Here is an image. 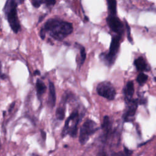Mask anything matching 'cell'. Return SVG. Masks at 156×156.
<instances>
[{
	"label": "cell",
	"mask_w": 156,
	"mask_h": 156,
	"mask_svg": "<svg viewBox=\"0 0 156 156\" xmlns=\"http://www.w3.org/2000/svg\"><path fill=\"white\" fill-rule=\"evenodd\" d=\"M42 28L53 39L59 42L63 40L73 31L72 23L56 18H50L47 20Z\"/></svg>",
	"instance_id": "1"
},
{
	"label": "cell",
	"mask_w": 156,
	"mask_h": 156,
	"mask_svg": "<svg viewBox=\"0 0 156 156\" xmlns=\"http://www.w3.org/2000/svg\"><path fill=\"white\" fill-rule=\"evenodd\" d=\"M19 4L16 0H7L4 8V14L11 29L15 34L21 30V25L17 14V6Z\"/></svg>",
	"instance_id": "2"
},
{
	"label": "cell",
	"mask_w": 156,
	"mask_h": 156,
	"mask_svg": "<svg viewBox=\"0 0 156 156\" xmlns=\"http://www.w3.org/2000/svg\"><path fill=\"white\" fill-rule=\"evenodd\" d=\"M121 35H114L112 37V40L108 53H101L99 58L104 63L109 67L113 65L116 59L121 40Z\"/></svg>",
	"instance_id": "3"
},
{
	"label": "cell",
	"mask_w": 156,
	"mask_h": 156,
	"mask_svg": "<svg viewBox=\"0 0 156 156\" xmlns=\"http://www.w3.org/2000/svg\"><path fill=\"white\" fill-rule=\"evenodd\" d=\"M99 128L97 124L90 119H87L81 126L79 136V141L82 145L86 144L90 137L94 134Z\"/></svg>",
	"instance_id": "4"
},
{
	"label": "cell",
	"mask_w": 156,
	"mask_h": 156,
	"mask_svg": "<svg viewBox=\"0 0 156 156\" xmlns=\"http://www.w3.org/2000/svg\"><path fill=\"white\" fill-rule=\"evenodd\" d=\"M98 94L109 101H112L115 98L116 92L113 86L110 82L104 81L100 83L96 87Z\"/></svg>",
	"instance_id": "5"
},
{
	"label": "cell",
	"mask_w": 156,
	"mask_h": 156,
	"mask_svg": "<svg viewBox=\"0 0 156 156\" xmlns=\"http://www.w3.org/2000/svg\"><path fill=\"white\" fill-rule=\"evenodd\" d=\"M107 25L110 29L116 34L123 35L124 33V27L122 21L116 15H109L106 18Z\"/></svg>",
	"instance_id": "6"
},
{
	"label": "cell",
	"mask_w": 156,
	"mask_h": 156,
	"mask_svg": "<svg viewBox=\"0 0 156 156\" xmlns=\"http://www.w3.org/2000/svg\"><path fill=\"white\" fill-rule=\"evenodd\" d=\"M84 114H79L78 109H74L69 116L71 118L72 124L69 127L68 129V135H70L73 138H76L78 135V127L80 120H82Z\"/></svg>",
	"instance_id": "7"
},
{
	"label": "cell",
	"mask_w": 156,
	"mask_h": 156,
	"mask_svg": "<svg viewBox=\"0 0 156 156\" xmlns=\"http://www.w3.org/2000/svg\"><path fill=\"white\" fill-rule=\"evenodd\" d=\"M126 102L128 104V109L123 116L124 120L125 122L132 121L133 120L132 118L135 115L138 104H139V99H132L131 100Z\"/></svg>",
	"instance_id": "8"
},
{
	"label": "cell",
	"mask_w": 156,
	"mask_h": 156,
	"mask_svg": "<svg viewBox=\"0 0 156 156\" xmlns=\"http://www.w3.org/2000/svg\"><path fill=\"white\" fill-rule=\"evenodd\" d=\"M69 98L68 93H65L62 98L61 104L59 107H58L55 112V116L58 120H64L65 116V110H66V103Z\"/></svg>",
	"instance_id": "9"
},
{
	"label": "cell",
	"mask_w": 156,
	"mask_h": 156,
	"mask_svg": "<svg viewBox=\"0 0 156 156\" xmlns=\"http://www.w3.org/2000/svg\"><path fill=\"white\" fill-rule=\"evenodd\" d=\"M112 126H113V122H112L109 116H105L103 118L101 124V129L104 132L105 140H107L109 135L112 134Z\"/></svg>",
	"instance_id": "10"
},
{
	"label": "cell",
	"mask_w": 156,
	"mask_h": 156,
	"mask_svg": "<svg viewBox=\"0 0 156 156\" xmlns=\"http://www.w3.org/2000/svg\"><path fill=\"white\" fill-rule=\"evenodd\" d=\"M56 93L54 84L51 80L49 81V95H48V105L51 108H53L55 105Z\"/></svg>",
	"instance_id": "11"
},
{
	"label": "cell",
	"mask_w": 156,
	"mask_h": 156,
	"mask_svg": "<svg viewBox=\"0 0 156 156\" xmlns=\"http://www.w3.org/2000/svg\"><path fill=\"white\" fill-rule=\"evenodd\" d=\"M134 64L137 71L140 72L148 71L149 70V65H148L146 61L143 57H139L134 60Z\"/></svg>",
	"instance_id": "12"
},
{
	"label": "cell",
	"mask_w": 156,
	"mask_h": 156,
	"mask_svg": "<svg viewBox=\"0 0 156 156\" xmlns=\"http://www.w3.org/2000/svg\"><path fill=\"white\" fill-rule=\"evenodd\" d=\"M123 92L126 101L131 100V99H132L134 93V84L133 81H128L126 85L125 88L123 90Z\"/></svg>",
	"instance_id": "13"
},
{
	"label": "cell",
	"mask_w": 156,
	"mask_h": 156,
	"mask_svg": "<svg viewBox=\"0 0 156 156\" xmlns=\"http://www.w3.org/2000/svg\"><path fill=\"white\" fill-rule=\"evenodd\" d=\"M46 86L43 81L39 79H37L36 82V90H37V95L39 99H40L42 95L46 91Z\"/></svg>",
	"instance_id": "14"
},
{
	"label": "cell",
	"mask_w": 156,
	"mask_h": 156,
	"mask_svg": "<svg viewBox=\"0 0 156 156\" xmlns=\"http://www.w3.org/2000/svg\"><path fill=\"white\" fill-rule=\"evenodd\" d=\"M109 15H116V0H107Z\"/></svg>",
	"instance_id": "15"
},
{
	"label": "cell",
	"mask_w": 156,
	"mask_h": 156,
	"mask_svg": "<svg viewBox=\"0 0 156 156\" xmlns=\"http://www.w3.org/2000/svg\"><path fill=\"white\" fill-rule=\"evenodd\" d=\"M76 46L79 49V51H80V63H79V65L80 66L84 64V62L86 59V52H85V48L83 46L80 45L79 43H76Z\"/></svg>",
	"instance_id": "16"
},
{
	"label": "cell",
	"mask_w": 156,
	"mask_h": 156,
	"mask_svg": "<svg viewBox=\"0 0 156 156\" xmlns=\"http://www.w3.org/2000/svg\"><path fill=\"white\" fill-rule=\"evenodd\" d=\"M148 79V76L145 73H144V72H140L138 74V76H137L136 79L137 82L139 83L140 85H144L146 83Z\"/></svg>",
	"instance_id": "17"
},
{
	"label": "cell",
	"mask_w": 156,
	"mask_h": 156,
	"mask_svg": "<svg viewBox=\"0 0 156 156\" xmlns=\"http://www.w3.org/2000/svg\"><path fill=\"white\" fill-rule=\"evenodd\" d=\"M33 6L35 8H39L40 7V6L45 3V0H31Z\"/></svg>",
	"instance_id": "18"
},
{
	"label": "cell",
	"mask_w": 156,
	"mask_h": 156,
	"mask_svg": "<svg viewBox=\"0 0 156 156\" xmlns=\"http://www.w3.org/2000/svg\"><path fill=\"white\" fill-rule=\"evenodd\" d=\"M56 2V0H45V4L48 7H52L54 6Z\"/></svg>",
	"instance_id": "19"
},
{
	"label": "cell",
	"mask_w": 156,
	"mask_h": 156,
	"mask_svg": "<svg viewBox=\"0 0 156 156\" xmlns=\"http://www.w3.org/2000/svg\"><path fill=\"white\" fill-rule=\"evenodd\" d=\"M126 29H127V31H128V39L130 43H132V37H131V36H130V27L127 23H126Z\"/></svg>",
	"instance_id": "20"
},
{
	"label": "cell",
	"mask_w": 156,
	"mask_h": 156,
	"mask_svg": "<svg viewBox=\"0 0 156 156\" xmlns=\"http://www.w3.org/2000/svg\"><path fill=\"white\" fill-rule=\"evenodd\" d=\"M46 34V33L45 32V31L42 28L40 31V32H39V35L40 37V38L42 39V40H44L45 39Z\"/></svg>",
	"instance_id": "21"
},
{
	"label": "cell",
	"mask_w": 156,
	"mask_h": 156,
	"mask_svg": "<svg viewBox=\"0 0 156 156\" xmlns=\"http://www.w3.org/2000/svg\"><path fill=\"white\" fill-rule=\"evenodd\" d=\"M124 153H125V155H131L132 154V151H130L129 150V149L128 148H127L126 147L124 146Z\"/></svg>",
	"instance_id": "22"
},
{
	"label": "cell",
	"mask_w": 156,
	"mask_h": 156,
	"mask_svg": "<svg viewBox=\"0 0 156 156\" xmlns=\"http://www.w3.org/2000/svg\"><path fill=\"white\" fill-rule=\"evenodd\" d=\"M40 134H41V135H42V139L44 141H45L46 139V132L43 130L41 129L40 130Z\"/></svg>",
	"instance_id": "23"
},
{
	"label": "cell",
	"mask_w": 156,
	"mask_h": 156,
	"mask_svg": "<svg viewBox=\"0 0 156 156\" xmlns=\"http://www.w3.org/2000/svg\"><path fill=\"white\" fill-rule=\"evenodd\" d=\"M15 102H13L10 105V107H9V112H11L12 111V110L14 109V108L15 107Z\"/></svg>",
	"instance_id": "24"
},
{
	"label": "cell",
	"mask_w": 156,
	"mask_h": 156,
	"mask_svg": "<svg viewBox=\"0 0 156 156\" xmlns=\"http://www.w3.org/2000/svg\"><path fill=\"white\" fill-rule=\"evenodd\" d=\"M40 71L39 70H35L34 71V76H39L40 75Z\"/></svg>",
	"instance_id": "25"
},
{
	"label": "cell",
	"mask_w": 156,
	"mask_h": 156,
	"mask_svg": "<svg viewBox=\"0 0 156 156\" xmlns=\"http://www.w3.org/2000/svg\"><path fill=\"white\" fill-rule=\"evenodd\" d=\"M8 78V76L6 75V74H3V73H1V79L2 80H5L6 79Z\"/></svg>",
	"instance_id": "26"
},
{
	"label": "cell",
	"mask_w": 156,
	"mask_h": 156,
	"mask_svg": "<svg viewBox=\"0 0 156 156\" xmlns=\"http://www.w3.org/2000/svg\"><path fill=\"white\" fill-rule=\"evenodd\" d=\"M154 80H155V82H156V77H155V78H154Z\"/></svg>",
	"instance_id": "27"
}]
</instances>
